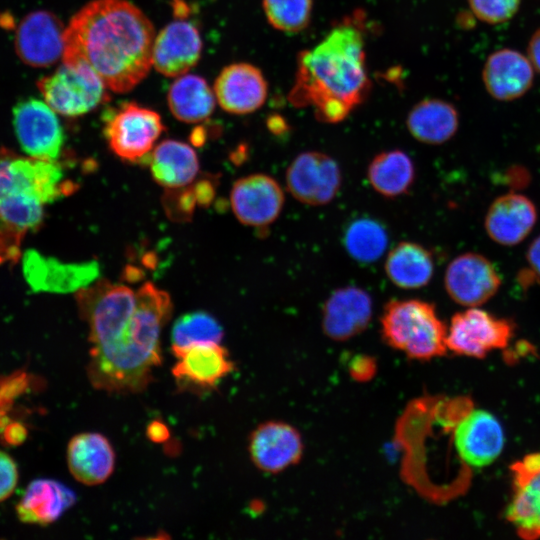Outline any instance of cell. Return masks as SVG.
Wrapping results in <instances>:
<instances>
[{
  "label": "cell",
  "mask_w": 540,
  "mask_h": 540,
  "mask_svg": "<svg viewBox=\"0 0 540 540\" xmlns=\"http://www.w3.org/2000/svg\"><path fill=\"white\" fill-rule=\"evenodd\" d=\"M155 40L149 18L126 0H93L64 32L63 63L83 64L106 88L126 93L148 74Z\"/></svg>",
  "instance_id": "1"
},
{
  "label": "cell",
  "mask_w": 540,
  "mask_h": 540,
  "mask_svg": "<svg viewBox=\"0 0 540 540\" xmlns=\"http://www.w3.org/2000/svg\"><path fill=\"white\" fill-rule=\"evenodd\" d=\"M369 88L364 29L353 18L299 54L289 101L312 108L319 121L335 124L350 115Z\"/></svg>",
  "instance_id": "2"
},
{
  "label": "cell",
  "mask_w": 540,
  "mask_h": 540,
  "mask_svg": "<svg viewBox=\"0 0 540 540\" xmlns=\"http://www.w3.org/2000/svg\"><path fill=\"white\" fill-rule=\"evenodd\" d=\"M172 312L169 294L152 283L136 291L135 310L107 346L90 351L87 373L94 388L110 393H138L161 363L160 335Z\"/></svg>",
  "instance_id": "3"
},
{
  "label": "cell",
  "mask_w": 540,
  "mask_h": 540,
  "mask_svg": "<svg viewBox=\"0 0 540 540\" xmlns=\"http://www.w3.org/2000/svg\"><path fill=\"white\" fill-rule=\"evenodd\" d=\"M74 189L57 160L0 148V264L18 262L23 240L42 224L46 205Z\"/></svg>",
  "instance_id": "4"
},
{
  "label": "cell",
  "mask_w": 540,
  "mask_h": 540,
  "mask_svg": "<svg viewBox=\"0 0 540 540\" xmlns=\"http://www.w3.org/2000/svg\"><path fill=\"white\" fill-rule=\"evenodd\" d=\"M381 335L409 358L429 360L447 351V329L435 307L418 299L392 300L381 317Z\"/></svg>",
  "instance_id": "5"
},
{
  "label": "cell",
  "mask_w": 540,
  "mask_h": 540,
  "mask_svg": "<svg viewBox=\"0 0 540 540\" xmlns=\"http://www.w3.org/2000/svg\"><path fill=\"white\" fill-rule=\"evenodd\" d=\"M44 101L58 114L77 117L107 99L106 86L83 64L63 63L54 73L37 83Z\"/></svg>",
  "instance_id": "6"
},
{
  "label": "cell",
  "mask_w": 540,
  "mask_h": 540,
  "mask_svg": "<svg viewBox=\"0 0 540 540\" xmlns=\"http://www.w3.org/2000/svg\"><path fill=\"white\" fill-rule=\"evenodd\" d=\"M164 129L157 112L127 102L106 115L104 135L116 156L124 161L139 162L150 155Z\"/></svg>",
  "instance_id": "7"
},
{
  "label": "cell",
  "mask_w": 540,
  "mask_h": 540,
  "mask_svg": "<svg viewBox=\"0 0 540 540\" xmlns=\"http://www.w3.org/2000/svg\"><path fill=\"white\" fill-rule=\"evenodd\" d=\"M512 335L513 326L508 320L470 308L453 315L446 345L456 354L484 358L492 350L505 348Z\"/></svg>",
  "instance_id": "8"
},
{
  "label": "cell",
  "mask_w": 540,
  "mask_h": 540,
  "mask_svg": "<svg viewBox=\"0 0 540 540\" xmlns=\"http://www.w3.org/2000/svg\"><path fill=\"white\" fill-rule=\"evenodd\" d=\"M13 127L25 155L57 160L64 135L56 112L46 102L35 98L19 101L13 108Z\"/></svg>",
  "instance_id": "9"
},
{
  "label": "cell",
  "mask_w": 540,
  "mask_h": 540,
  "mask_svg": "<svg viewBox=\"0 0 540 540\" xmlns=\"http://www.w3.org/2000/svg\"><path fill=\"white\" fill-rule=\"evenodd\" d=\"M341 171L329 155L307 151L294 158L286 171V186L299 202L320 206L331 202L341 186Z\"/></svg>",
  "instance_id": "10"
},
{
  "label": "cell",
  "mask_w": 540,
  "mask_h": 540,
  "mask_svg": "<svg viewBox=\"0 0 540 540\" xmlns=\"http://www.w3.org/2000/svg\"><path fill=\"white\" fill-rule=\"evenodd\" d=\"M512 495L505 517L524 539L540 538V452L511 466Z\"/></svg>",
  "instance_id": "11"
},
{
  "label": "cell",
  "mask_w": 540,
  "mask_h": 540,
  "mask_svg": "<svg viewBox=\"0 0 540 540\" xmlns=\"http://www.w3.org/2000/svg\"><path fill=\"white\" fill-rule=\"evenodd\" d=\"M505 443L499 420L490 412L470 409L455 425L454 445L461 460L471 467H484L501 454Z\"/></svg>",
  "instance_id": "12"
},
{
  "label": "cell",
  "mask_w": 540,
  "mask_h": 540,
  "mask_svg": "<svg viewBox=\"0 0 540 540\" xmlns=\"http://www.w3.org/2000/svg\"><path fill=\"white\" fill-rule=\"evenodd\" d=\"M280 184L266 174H251L234 182L230 192L231 208L244 225L266 227L280 215L284 205Z\"/></svg>",
  "instance_id": "13"
},
{
  "label": "cell",
  "mask_w": 540,
  "mask_h": 540,
  "mask_svg": "<svg viewBox=\"0 0 540 540\" xmlns=\"http://www.w3.org/2000/svg\"><path fill=\"white\" fill-rule=\"evenodd\" d=\"M445 289L456 303L475 307L487 302L501 285L494 265L484 256L465 253L450 262L445 272Z\"/></svg>",
  "instance_id": "14"
},
{
  "label": "cell",
  "mask_w": 540,
  "mask_h": 540,
  "mask_svg": "<svg viewBox=\"0 0 540 540\" xmlns=\"http://www.w3.org/2000/svg\"><path fill=\"white\" fill-rule=\"evenodd\" d=\"M64 32L62 22L55 14L45 10L31 12L17 27L16 53L29 66H50L63 56Z\"/></svg>",
  "instance_id": "15"
},
{
  "label": "cell",
  "mask_w": 540,
  "mask_h": 540,
  "mask_svg": "<svg viewBox=\"0 0 540 540\" xmlns=\"http://www.w3.org/2000/svg\"><path fill=\"white\" fill-rule=\"evenodd\" d=\"M172 374L182 387L211 389L233 370L227 350L216 342H200L172 350Z\"/></svg>",
  "instance_id": "16"
},
{
  "label": "cell",
  "mask_w": 540,
  "mask_h": 540,
  "mask_svg": "<svg viewBox=\"0 0 540 540\" xmlns=\"http://www.w3.org/2000/svg\"><path fill=\"white\" fill-rule=\"evenodd\" d=\"M202 40L195 25L176 20L155 36L152 64L164 76H182L200 59Z\"/></svg>",
  "instance_id": "17"
},
{
  "label": "cell",
  "mask_w": 540,
  "mask_h": 540,
  "mask_svg": "<svg viewBox=\"0 0 540 540\" xmlns=\"http://www.w3.org/2000/svg\"><path fill=\"white\" fill-rule=\"evenodd\" d=\"M214 93L217 102L226 112L249 114L265 103L268 83L256 66L234 63L220 72L214 84Z\"/></svg>",
  "instance_id": "18"
},
{
  "label": "cell",
  "mask_w": 540,
  "mask_h": 540,
  "mask_svg": "<svg viewBox=\"0 0 540 540\" xmlns=\"http://www.w3.org/2000/svg\"><path fill=\"white\" fill-rule=\"evenodd\" d=\"M249 453L257 468L278 473L301 459L303 442L299 432L291 425L265 422L252 432Z\"/></svg>",
  "instance_id": "19"
},
{
  "label": "cell",
  "mask_w": 540,
  "mask_h": 540,
  "mask_svg": "<svg viewBox=\"0 0 540 540\" xmlns=\"http://www.w3.org/2000/svg\"><path fill=\"white\" fill-rule=\"evenodd\" d=\"M372 310V299L365 290L356 286L338 288L324 303L323 331L336 341L350 339L367 328Z\"/></svg>",
  "instance_id": "20"
},
{
  "label": "cell",
  "mask_w": 540,
  "mask_h": 540,
  "mask_svg": "<svg viewBox=\"0 0 540 540\" xmlns=\"http://www.w3.org/2000/svg\"><path fill=\"white\" fill-rule=\"evenodd\" d=\"M534 67L527 55L504 48L491 53L482 70V80L488 94L498 101L522 97L533 85Z\"/></svg>",
  "instance_id": "21"
},
{
  "label": "cell",
  "mask_w": 540,
  "mask_h": 540,
  "mask_svg": "<svg viewBox=\"0 0 540 540\" xmlns=\"http://www.w3.org/2000/svg\"><path fill=\"white\" fill-rule=\"evenodd\" d=\"M67 464L72 476L80 483L94 486L104 483L115 468V451L102 434L84 432L68 443Z\"/></svg>",
  "instance_id": "22"
},
{
  "label": "cell",
  "mask_w": 540,
  "mask_h": 540,
  "mask_svg": "<svg viewBox=\"0 0 540 540\" xmlns=\"http://www.w3.org/2000/svg\"><path fill=\"white\" fill-rule=\"evenodd\" d=\"M537 219L534 204L520 194L498 197L488 209L485 229L492 240L502 245L521 242L532 230Z\"/></svg>",
  "instance_id": "23"
},
{
  "label": "cell",
  "mask_w": 540,
  "mask_h": 540,
  "mask_svg": "<svg viewBox=\"0 0 540 540\" xmlns=\"http://www.w3.org/2000/svg\"><path fill=\"white\" fill-rule=\"evenodd\" d=\"M24 270L27 281L35 289L58 292L84 288L98 274L95 263L62 264L35 252L26 254Z\"/></svg>",
  "instance_id": "24"
},
{
  "label": "cell",
  "mask_w": 540,
  "mask_h": 540,
  "mask_svg": "<svg viewBox=\"0 0 540 540\" xmlns=\"http://www.w3.org/2000/svg\"><path fill=\"white\" fill-rule=\"evenodd\" d=\"M75 501L74 492L62 483L37 479L26 488L16 512L23 523L48 525L62 516Z\"/></svg>",
  "instance_id": "25"
},
{
  "label": "cell",
  "mask_w": 540,
  "mask_h": 540,
  "mask_svg": "<svg viewBox=\"0 0 540 540\" xmlns=\"http://www.w3.org/2000/svg\"><path fill=\"white\" fill-rule=\"evenodd\" d=\"M148 162L154 180L168 190L189 186L199 172L194 149L173 139L159 143L150 153Z\"/></svg>",
  "instance_id": "26"
},
{
  "label": "cell",
  "mask_w": 540,
  "mask_h": 540,
  "mask_svg": "<svg viewBox=\"0 0 540 540\" xmlns=\"http://www.w3.org/2000/svg\"><path fill=\"white\" fill-rule=\"evenodd\" d=\"M406 125L416 140L437 145L454 136L459 126V116L451 103L429 98L418 102L410 110Z\"/></svg>",
  "instance_id": "27"
},
{
  "label": "cell",
  "mask_w": 540,
  "mask_h": 540,
  "mask_svg": "<svg viewBox=\"0 0 540 540\" xmlns=\"http://www.w3.org/2000/svg\"><path fill=\"white\" fill-rule=\"evenodd\" d=\"M167 101L175 118L184 123H198L212 114L216 97L205 79L184 74L170 86Z\"/></svg>",
  "instance_id": "28"
},
{
  "label": "cell",
  "mask_w": 540,
  "mask_h": 540,
  "mask_svg": "<svg viewBox=\"0 0 540 540\" xmlns=\"http://www.w3.org/2000/svg\"><path fill=\"white\" fill-rule=\"evenodd\" d=\"M434 271L430 251L414 242H400L388 254L385 272L396 286L415 289L427 285Z\"/></svg>",
  "instance_id": "29"
},
{
  "label": "cell",
  "mask_w": 540,
  "mask_h": 540,
  "mask_svg": "<svg viewBox=\"0 0 540 540\" xmlns=\"http://www.w3.org/2000/svg\"><path fill=\"white\" fill-rule=\"evenodd\" d=\"M368 180L375 191L387 198L405 194L415 180V166L402 150L377 154L367 169Z\"/></svg>",
  "instance_id": "30"
},
{
  "label": "cell",
  "mask_w": 540,
  "mask_h": 540,
  "mask_svg": "<svg viewBox=\"0 0 540 540\" xmlns=\"http://www.w3.org/2000/svg\"><path fill=\"white\" fill-rule=\"evenodd\" d=\"M388 242L389 236L383 224L369 217L351 221L343 235L346 251L362 264L377 261L386 251Z\"/></svg>",
  "instance_id": "31"
},
{
  "label": "cell",
  "mask_w": 540,
  "mask_h": 540,
  "mask_svg": "<svg viewBox=\"0 0 540 540\" xmlns=\"http://www.w3.org/2000/svg\"><path fill=\"white\" fill-rule=\"evenodd\" d=\"M220 323L209 313L194 311L178 318L172 328V350L182 349L194 343H220L223 337Z\"/></svg>",
  "instance_id": "32"
},
{
  "label": "cell",
  "mask_w": 540,
  "mask_h": 540,
  "mask_svg": "<svg viewBox=\"0 0 540 540\" xmlns=\"http://www.w3.org/2000/svg\"><path fill=\"white\" fill-rule=\"evenodd\" d=\"M312 7V0H263L268 22L286 33L304 30L311 20Z\"/></svg>",
  "instance_id": "33"
},
{
  "label": "cell",
  "mask_w": 540,
  "mask_h": 540,
  "mask_svg": "<svg viewBox=\"0 0 540 540\" xmlns=\"http://www.w3.org/2000/svg\"><path fill=\"white\" fill-rule=\"evenodd\" d=\"M474 16L487 24H501L518 12L521 0H468Z\"/></svg>",
  "instance_id": "34"
},
{
  "label": "cell",
  "mask_w": 540,
  "mask_h": 540,
  "mask_svg": "<svg viewBox=\"0 0 540 540\" xmlns=\"http://www.w3.org/2000/svg\"><path fill=\"white\" fill-rule=\"evenodd\" d=\"M18 469L13 458L0 450V502L9 498L18 483Z\"/></svg>",
  "instance_id": "35"
},
{
  "label": "cell",
  "mask_w": 540,
  "mask_h": 540,
  "mask_svg": "<svg viewBox=\"0 0 540 540\" xmlns=\"http://www.w3.org/2000/svg\"><path fill=\"white\" fill-rule=\"evenodd\" d=\"M527 56L535 71L540 73V29L532 34L528 42Z\"/></svg>",
  "instance_id": "36"
},
{
  "label": "cell",
  "mask_w": 540,
  "mask_h": 540,
  "mask_svg": "<svg viewBox=\"0 0 540 540\" xmlns=\"http://www.w3.org/2000/svg\"><path fill=\"white\" fill-rule=\"evenodd\" d=\"M147 436L153 442H163L169 437V430L164 423L156 420L149 424L147 428Z\"/></svg>",
  "instance_id": "37"
},
{
  "label": "cell",
  "mask_w": 540,
  "mask_h": 540,
  "mask_svg": "<svg viewBox=\"0 0 540 540\" xmlns=\"http://www.w3.org/2000/svg\"><path fill=\"white\" fill-rule=\"evenodd\" d=\"M527 260L531 268L540 276V236L537 237L529 246L527 251Z\"/></svg>",
  "instance_id": "38"
}]
</instances>
